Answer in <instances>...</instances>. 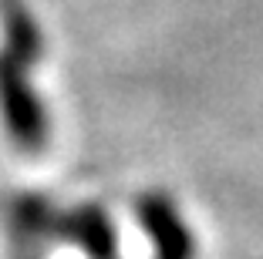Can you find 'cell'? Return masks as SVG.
Here are the masks:
<instances>
[{"label": "cell", "instance_id": "cell-1", "mask_svg": "<svg viewBox=\"0 0 263 259\" xmlns=\"http://www.w3.org/2000/svg\"><path fill=\"white\" fill-rule=\"evenodd\" d=\"M31 68H34L31 57H24L10 47L0 51V122L21 152L34 155L47 148L51 125H47L44 101L31 88V77H27Z\"/></svg>", "mask_w": 263, "mask_h": 259}, {"label": "cell", "instance_id": "cell-2", "mask_svg": "<svg viewBox=\"0 0 263 259\" xmlns=\"http://www.w3.org/2000/svg\"><path fill=\"white\" fill-rule=\"evenodd\" d=\"M68 232L85 246L95 259H111V232H108V222H105L101 212H95V209L78 212L74 219H71Z\"/></svg>", "mask_w": 263, "mask_h": 259}]
</instances>
